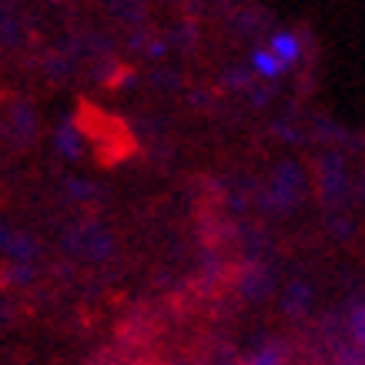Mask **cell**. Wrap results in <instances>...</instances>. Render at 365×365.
<instances>
[{"instance_id":"6da1fadb","label":"cell","mask_w":365,"mask_h":365,"mask_svg":"<svg viewBox=\"0 0 365 365\" xmlns=\"http://www.w3.org/2000/svg\"><path fill=\"white\" fill-rule=\"evenodd\" d=\"M265 51L288 71V67H295L302 61V37L295 31H275Z\"/></svg>"},{"instance_id":"7a4b0ae2","label":"cell","mask_w":365,"mask_h":365,"mask_svg":"<svg viewBox=\"0 0 365 365\" xmlns=\"http://www.w3.org/2000/svg\"><path fill=\"white\" fill-rule=\"evenodd\" d=\"M252 71L258 74V78H265V81H278L282 74H285V67L278 64V61H275L272 54H268L265 47L252 51Z\"/></svg>"},{"instance_id":"3957f363","label":"cell","mask_w":365,"mask_h":365,"mask_svg":"<svg viewBox=\"0 0 365 365\" xmlns=\"http://www.w3.org/2000/svg\"><path fill=\"white\" fill-rule=\"evenodd\" d=\"M248 365H282V349H278V345H265L262 352L252 355Z\"/></svg>"},{"instance_id":"277c9868","label":"cell","mask_w":365,"mask_h":365,"mask_svg":"<svg viewBox=\"0 0 365 365\" xmlns=\"http://www.w3.org/2000/svg\"><path fill=\"white\" fill-rule=\"evenodd\" d=\"M61 151H67L71 158L78 155V138H74V131H71V128H64V134H61Z\"/></svg>"}]
</instances>
